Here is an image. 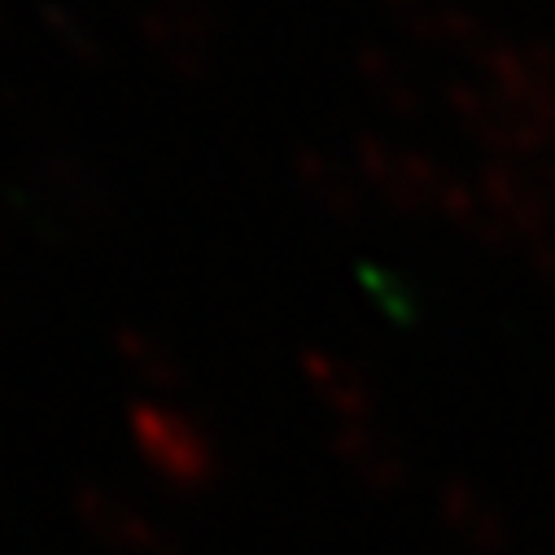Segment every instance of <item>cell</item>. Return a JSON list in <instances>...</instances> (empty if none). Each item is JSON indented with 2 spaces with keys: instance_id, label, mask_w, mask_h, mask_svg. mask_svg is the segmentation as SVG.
<instances>
[{
  "instance_id": "3",
  "label": "cell",
  "mask_w": 555,
  "mask_h": 555,
  "mask_svg": "<svg viewBox=\"0 0 555 555\" xmlns=\"http://www.w3.org/2000/svg\"><path fill=\"white\" fill-rule=\"evenodd\" d=\"M141 36L150 49L184 79H202L210 70V10L206 0H141Z\"/></svg>"
},
{
  "instance_id": "7",
  "label": "cell",
  "mask_w": 555,
  "mask_h": 555,
  "mask_svg": "<svg viewBox=\"0 0 555 555\" xmlns=\"http://www.w3.org/2000/svg\"><path fill=\"white\" fill-rule=\"evenodd\" d=\"M337 455L354 468V477L363 481V486H372V490H398L402 486V460L380 442V438H372L367 429H359V425H346L341 434H337Z\"/></svg>"
},
{
  "instance_id": "10",
  "label": "cell",
  "mask_w": 555,
  "mask_h": 555,
  "mask_svg": "<svg viewBox=\"0 0 555 555\" xmlns=\"http://www.w3.org/2000/svg\"><path fill=\"white\" fill-rule=\"evenodd\" d=\"M0 27H5V23H0Z\"/></svg>"
},
{
  "instance_id": "8",
  "label": "cell",
  "mask_w": 555,
  "mask_h": 555,
  "mask_svg": "<svg viewBox=\"0 0 555 555\" xmlns=\"http://www.w3.org/2000/svg\"><path fill=\"white\" fill-rule=\"evenodd\" d=\"M302 367H307V376H311L315 393H320L333 411H341V415H359V411L367 406V389L359 385V376H354L346 363H337V359H328V354L307 350V354H302Z\"/></svg>"
},
{
  "instance_id": "1",
  "label": "cell",
  "mask_w": 555,
  "mask_h": 555,
  "mask_svg": "<svg viewBox=\"0 0 555 555\" xmlns=\"http://www.w3.org/2000/svg\"><path fill=\"white\" fill-rule=\"evenodd\" d=\"M127 429H131L135 447H141L145 464L163 481H171L180 490H202V486H210L219 477L215 447L189 421V415H180V411H171L163 402L141 398V402L127 406Z\"/></svg>"
},
{
  "instance_id": "4",
  "label": "cell",
  "mask_w": 555,
  "mask_h": 555,
  "mask_svg": "<svg viewBox=\"0 0 555 555\" xmlns=\"http://www.w3.org/2000/svg\"><path fill=\"white\" fill-rule=\"evenodd\" d=\"M31 184L40 193V202L53 215L70 219V223H105L109 219V193H105V184L75 154L40 150V158L31 163Z\"/></svg>"
},
{
  "instance_id": "5",
  "label": "cell",
  "mask_w": 555,
  "mask_h": 555,
  "mask_svg": "<svg viewBox=\"0 0 555 555\" xmlns=\"http://www.w3.org/2000/svg\"><path fill=\"white\" fill-rule=\"evenodd\" d=\"M438 512H442V525L473 551V555H507L512 546V529L503 520V512L481 499L473 486L464 481H447L438 490Z\"/></svg>"
},
{
  "instance_id": "6",
  "label": "cell",
  "mask_w": 555,
  "mask_h": 555,
  "mask_svg": "<svg viewBox=\"0 0 555 555\" xmlns=\"http://www.w3.org/2000/svg\"><path fill=\"white\" fill-rule=\"evenodd\" d=\"M114 354L141 376L145 385H154V389H163V393H176L180 385H184V372H180V363H176V354L154 337V333H145V328H135V324H114Z\"/></svg>"
},
{
  "instance_id": "2",
  "label": "cell",
  "mask_w": 555,
  "mask_h": 555,
  "mask_svg": "<svg viewBox=\"0 0 555 555\" xmlns=\"http://www.w3.org/2000/svg\"><path fill=\"white\" fill-rule=\"evenodd\" d=\"M75 516L83 520V529L96 542H105L109 551H122V555H193L184 546V538L158 529L150 516L135 512L118 490L96 486V481L75 486Z\"/></svg>"
},
{
  "instance_id": "9",
  "label": "cell",
  "mask_w": 555,
  "mask_h": 555,
  "mask_svg": "<svg viewBox=\"0 0 555 555\" xmlns=\"http://www.w3.org/2000/svg\"><path fill=\"white\" fill-rule=\"evenodd\" d=\"M36 18L66 53H75L79 62H101V40L75 5H66V0H36Z\"/></svg>"
}]
</instances>
